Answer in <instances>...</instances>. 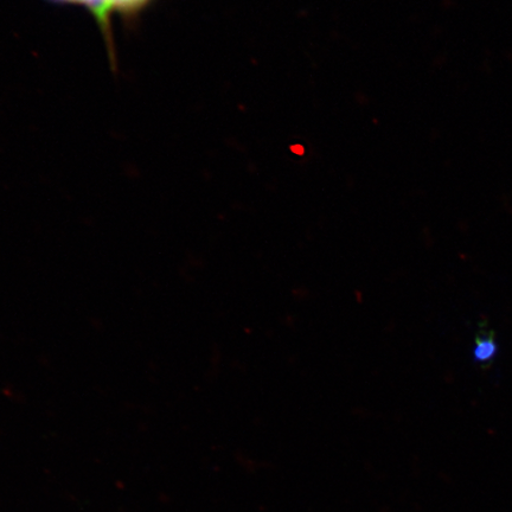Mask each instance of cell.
Wrapping results in <instances>:
<instances>
[{
    "label": "cell",
    "mask_w": 512,
    "mask_h": 512,
    "mask_svg": "<svg viewBox=\"0 0 512 512\" xmlns=\"http://www.w3.org/2000/svg\"><path fill=\"white\" fill-rule=\"evenodd\" d=\"M151 0H106L107 10L110 15L113 12H119L123 15H133L136 12L142 11Z\"/></svg>",
    "instance_id": "1"
},
{
    "label": "cell",
    "mask_w": 512,
    "mask_h": 512,
    "mask_svg": "<svg viewBox=\"0 0 512 512\" xmlns=\"http://www.w3.org/2000/svg\"><path fill=\"white\" fill-rule=\"evenodd\" d=\"M496 354V344L494 339L484 337L480 339L477 343V347L475 349V357L479 362H488L492 360Z\"/></svg>",
    "instance_id": "2"
}]
</instances>
